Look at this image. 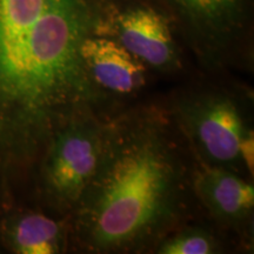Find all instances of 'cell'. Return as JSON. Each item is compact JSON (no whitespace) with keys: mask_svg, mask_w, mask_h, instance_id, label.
<instances>
[{"mask_svg":"<svg viewBox=\"0 0 254 254\" xmlns=\"http://www.w3.org/2000/svg\"><path fill=\"white\" fill-rule=\"evenodd\" d=\"M104 128L91 110L73 117L51 136L44 150L43 186L56 208L74 211L99 164Z\"/></svg>","mask_w":254,"mask_h":254,"instance_id":"cell-3","label":"cell"},{"mask_svg":"<svg viewBox=\"0 0 254 254\" xmlns=\"http://www.w3.org/2000/svg\"><path fill=\"white\" fill-rule=\"evenodd\" d=\"M198 58L220 65L245 45L253 0H157Z\"/></svg>","mask_w":254,"mask_h":254,"instance_id":"cell-4","label":"cell"},{"mask_svg":"<svg viewBox=\"0 0 254 254\" xmlns=\"http://www.w3.org/2000/svg\"><path fill=\"white\" fill-rule=\"evenodd\" d=\"M100 36L118 41L152 67L174 68L179 65L176 30L157 0H113Z\"/></svg>","mask_w":254,"mask_h":254,"instance_id":"cell-5","label":"cell"},{"mask_svg":"<svg viewBox=\"0 0 254 254\" xmlns=\"http://www.w3.org/2000/svg\"><path fill=\"white\" fill-rule=\"evenodd\" d=\"M217 250V240L199 228H190L164 240L158 247L161 254H211Z\"/></svg>","mask_w":254,"mask_h":254,"instance_id":"cell-10","label":"cell"},{"mask_svg":"<svg viewBox=\"0 0 254 254\" xmlns=\"http://www.w3.org/2000/svg\"><path fill=\"white\" fill-rule=\"evenodd\" d=\"M4 239L14 253L56 254L63 251L65 231L55 219L31 212L5 221Z\"/></svg>","mask_w":254,"mask_h":254,"instance_id":"cell-9","label":"cell"},{"mask_svg":"<svg viewBox=\"0 0 254 254\" xmlns=\"http://www.w3.org/2000/svg\"><path fill=\"white\" fill-rule=\"evenodd\" d=\"M192 190L202 205L222 221H241L253 209V185L228 168L202 165L193 172Z\"/></svg>","mask_w":254,"mask_h":254,"instance_id":"cell-8","label":"cell"},{"mask_svg":"<svg viewBox=\"0 0 254 254\" xmlns=\"http://www.w3.org/2000/svg\"><path fill=\"white\" fill-rule=\"evenodd\" d=\"M239 153L241 164H245L247 170L251 174H253V164H254V138L252 131H246L241 139Z\"/></svg>","mask_w":254,"mask_h":254,"instance_id":"cell-11","label":"cell"},{"mask_svg":"<svg viewBox=\"0 0 254 254\" xmlns=\"http://www.w3.org/2000/svg\"><path fill=\"white\" fill-rule=\"evenodd\" d=\"M178 123L202 160L231 170L240 163L239 147L246 133L240 111L222 93H202L178 105Z\"/></svg>","mask_w":254,"mask_h":254,"instance_id":"cell-6","label":"cell"},{"mask_svg":"<svg viewBox=\"0 0 254 254\" xmlns=\"http://www.w3.org/2000/svg\"><path fill=\"white\" fill-rule=\"evenodd\" d=\"M113 0H0V165L43 153L57 129L91 111L99 87L81 46Z\"/></svg>","mask_w":254,"mask_h":254,"instance_id":"cell-1","label":"cell"},{"mask_svg":"<svg viewBox=\"0 0 254 254\" xmlns=\"http://www.w3.org/2000/svg\"><path fill=\"white\" fill-rule=\"evenodd\" d=\"M192 178L160 113L136 111L105 124L99 164L73 211L75 239L94 253L151 245L183 217Z\"/></svg>","mask_w":254,"mask_h":254,"instance_id":"cell-2","label":"cell"},{"mask_svg":"<svg viewBox=\"0 0 254 254\" xmlns=\"http://www.w3.org/2000/svg\"><path fill=\"white\" fill-rule=\"evenodd\" d=\"M81 57L98 87L128 94L145 84V64L112 38L88 37L81 46Z\"/></svg>","mask_w":254,"mask_h":254,"instance_id":"cell-7","label":"cell"}]
</instances>
